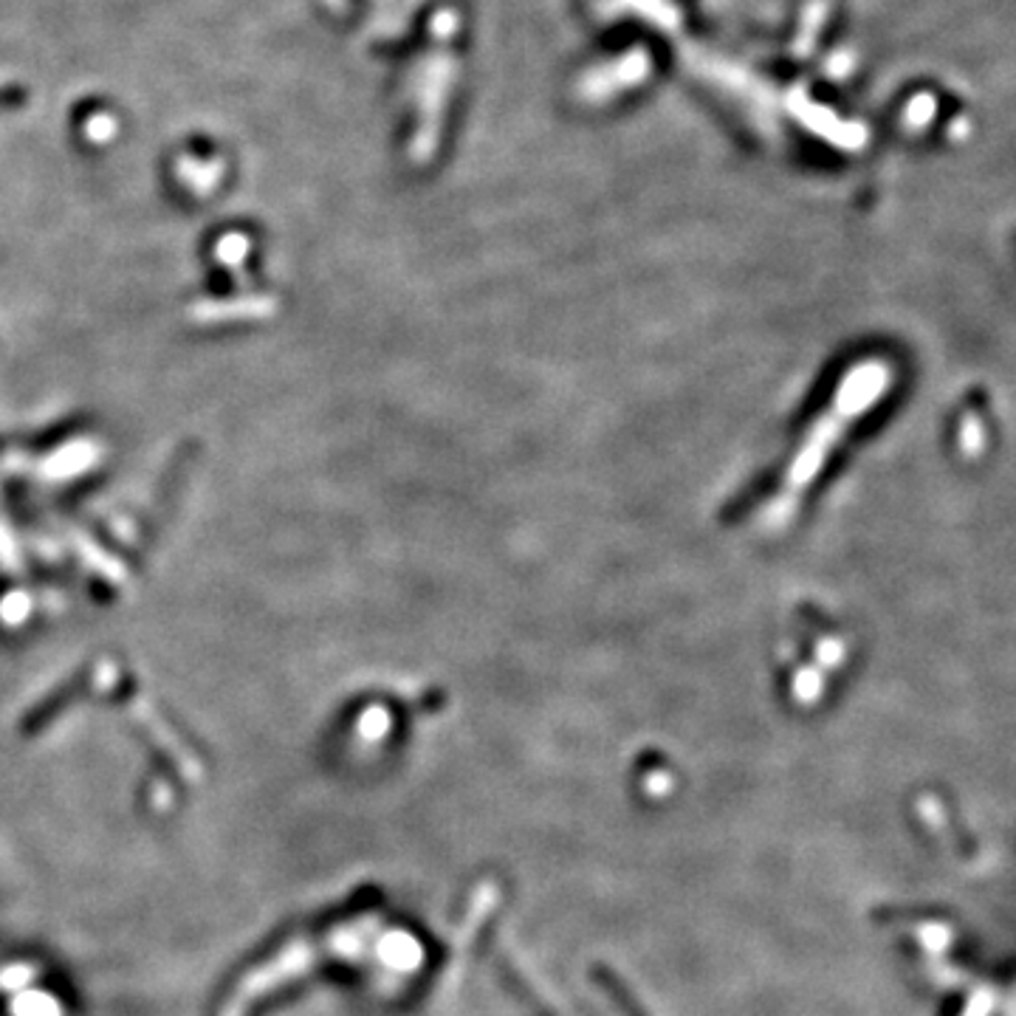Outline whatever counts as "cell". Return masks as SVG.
Returning a JSON list of instances; mask_svg holds the SVG:
<instances>
[{
    "instance_id": "obj_1",
    "label": "cell",
    "mask_w": 1016,
    "mask_h": 1016,
    "mask_svg": "<svg viewBox=\"0 0 1016 1016\" xmlns=\"http://www.w3.org/2000/svg\"><path fill=\"white\" fill-rule=\"evenodd\" d=\"M889 387V371L884 362L870 359L865 365L852 367L845 376V382L839 384V389L833 393L830 404L825 407V413L810 424L808 435L802 438V444L797 446V455L788 463L786 475L779 481V486L773 489L771 500L762 505L760 525L766 531H779L791 523V517L797 514L799 503H802L805 492L810 489V483L819 477V472L828 463L830 450L839 444L847 435V426L852 421H858L878 398L884 396V389Z\"/></svg>"
}]
</instances>
